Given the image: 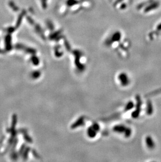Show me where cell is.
I'll list each match as a JSON object with an SVG mask.
<instances>
[{
  "mask_svg": "<svg viewBox=\"0 0 161 162\" xmlns=\"http://www.w3.org/2000/svg\"><path fill=\"white\" fill-rule=\"evenodd\" d=\"M119 80L121 84L123 86H126L128 85L129 83V79L128 76L125 74V73H121V75H119Z\"/></svg>",
  "mask_w": 161,
  "mask_h": 162,
  "instance_id": "cell-1",
  "label": "cell"
}]
</instances>
